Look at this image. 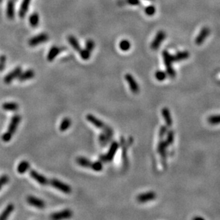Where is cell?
<instances>
[{"mask_svg":"<svg viewBox=\"0 0 220 220\" xmlns=\"http://www.w3.org/2000/svg\"><path fill=\"white\" fill-rule=\"evenodd\" d=\"M73 212L71 209H66L62 210V211L58 212H55L51 214L50 216V218L51 219L54 220H59V219H69L72 217Z\"/></svg>","mask_w":220,"mask_h":220,"instance_id":"5b68a950","label":"cell"},{"mask_svg":"<svg viewBox=\"0 0 220 220\" xmlns=\"http://www.w3.org/2000/svg\"><path fill=\"white\" fill-rule=\"evenodd\" d=\"M61 50H62V49L61 48H59V47L57 46L51 47L50 50L49 51L48 55H47V59H48V61H52L55 58H56L57 55L61 52Z\"/></svg>","mask_w":220,"mask_h":220,"instance_id":"ac0fdd59","label":"cell"},{"mask_svg":"<svg viewBox=\"0 0 220 220\" xmlns=\"http://www.w3.org/2000/svg\"><path fill=\"white\" fill-rule=\"evenodd\" d=\"M14 209H15V206L13 204H9L0 215V220L7 219L9 217L10 214L14 211Z\"/></svg>","mask_w":220,"mask_h":220,"instance_id":"2e32d148","label":"cell"},{"mask_svg":"<svg viewBox=\"0 0 220 220\" xmlns=\"http://www.w3.org/2000/svg\"><path fill=\"white\" fill-rule=\"evenodd\" d=\"M168 144L166 143V141H164V140H160L159 144H158L157 147V150L158 152H159L160 155L162 156L163 159H165L166 152V149L167 148Z\"/></svg>","mask_w":220,"mask_h":220,"instance_id":"ffe728a7","label":"cell"},{"mask_svg":"<svg viewBox=\"0 0 220 220\" xmlns=\"http://www.w3.org/2000/svg\"><path fill=\"white\" fill-rule=\"evenodd\" d=\"M29 175L31 176V178H33L35 181L38 182L39 184H40L41 185H47V184H49V180L47 179L46 177L39 174L38 172L35 171L34 170H31L30 172H29Z\"/></svg>","mask_w":220,"mask_h":220,"instance_id":"52a82bcc","label":"cell"},{"mask_svg":"<svg viewBox=\"0 0 220 220\" xmlns=\"http://www.w3.org/2000/svg\"><path fill=\"white\" fill-rule=\"evenodd\" d=\"M155 76V78L156 80L159 81H162L164 80H165L166 78V73L164 72V71H157L154 74Z\"/></svg>","mask_w":220,"mask_h":220,"instance_id":"d6a6232c","label":"cell"},{"mask_svg":"<svg viewBox=\"0 0 220 220\" xmlns=\"http://www.w3.org/2000/svg\"><path fill=\"white\" fill-rule=\"evenodd\" d=\"M94 48V42L92 40H88L86 42V49L90 51H93Z\"/></svg>","mask_w":220,"mask_h":220,"instance_id":"f35d334b","label":"cell"},{"mask_svg":"<svg viewBox=\"0 0 220 220\" xmlns=\"http://www.w3.org/2000/svg\"><path fill=\"white\" fill-rule=\"evenodd\" d=\"M29 168H30V164L29 163V162H27V160H22L17 165V170L19 174H24L27 170H29Z\"/></svg>","mask_w":220,"mask_h":220,"instance_id":"d6986e66","label":"cell"},{"mask_svg":"<svg viewBox=\"0 0 220 220\" xmlns=\"http://www.w3.org/2000/svg\"><path fill=\"white\" fill-rule=\"evenodd\" d=\"M21 73V68L20 66L15 68L12 71L9 73L7 76H5L4 78V82L6 84H9L11 81H13L15 78H17V77L19 76V74Z\"/></svg>","mask_w":220,"mask_h":220,"instance_id":"9c48e42d","label":"cell"},{"mask_svg":"<svg viewBox=\"0 0 220 220\" xmlns=\"http://www.w3.org/2000/svg\"><path fill=\"white\" fill-rule=\"evenodd\" d=\"M2 2V0H0V3H1Z\"/></svg>","mask_w":220,"mask_h":220,"instance_id":"ee69618b","label":"cell"},{"mask_svg":"<svg viewBox=\"0 0 220 220\" xmlns=\"http://www.w3.org/2000/svg\"><path fill=\"white\" fill-rule=\"evenodd\" d=\"M77 163L83 167H90L92 162L84 157H78L76 159Z\"/></svg>","mask_w":220,"mask_h":220,"instance_id":"cb8c5ba5","label":"cell"},{"mask_svg":"<svg viewBox=\"0 0 220 220\" xmlns=\"http://www.w3.org/2000/svg\"><path fill=\"white\" fill-rule=\"evenodd\" d=\"M2 108L7 111H16L19 109V104L15 102H6L2 104Z\"/></svg>","mask_w":220,"mask_h":220,"instance_id":"44dd1931","label":"cell"},{"mask_svg":"<svg viewBox=\"0 0 220 220\" xmlns=\"http://www.w3.org/2000/svg\"><path fill=\"white\" fill-rule=\"evenodd\" d=\"M86 119L91 124H92L93 126H94L96 128H100V129L103 130L105 126H106V124H105L104 122H102V120L98 119L97 118H96V117L93 116L92 114L87 115L86 116Z\"/></svg>","mask_w":220,"mask_h":220,"instance_id":"5bb4252c","label":"cell"},{"mask_svg":"<svg viewBox=\"0 0 220 220\" xmlns=\"http://www.w3.org/2000/svg\"><path fill=\"white\" fill-rule=\"evenodd\" d=\"M31 0H23L22 4H21L20 10H19V17L23 18L27 13V10H28V7L30 3Z\"/></svg>","mask_w":220,"mask_h":220,"instance_id":"d4e9b609","label":"cell"},{"mask_svg":"<svg viewBox=\"0 0 220 220\" xmlns=\"http://www.w3.org/2000/svg\"><path fill=\"white\" fill-rule=\"evenodd\" d=\"M156 197V195L154 192H149L146 193L140 194L136 196V200L140 203L152 201Z\"/></svg>","mask_w":220,"mask_h":220,"instance_id":"7c38bea8","label":"cell"},{"mask_svg":"<svg viewBox=\"0 0 220 220\" xmlns=\"http://www.w3.org/2000/svg\"><path fill=\"white\" fill-rule=\"evenodd\" d=\"M27 202L29 205L39 208V209H43V208L45 207L44 202L43 200L39 199V198L34 197V196L31 195L27 196Z\"/></svg>","mask_w":220,"mask_h":220,"instance_id":"ba28073f","label":"cell"},{"mask_svg":"<svg viewBox=\"0 0 220 220\" xmlns=\"http://www.w3.org/2000/svg\"><path fill=\"white\" fill-rule=\"evenodd\" d=\"M162 56H163L164 62L165 64L166 69V74H168L171 78H174L175 76L176 73L175 71L174 70L173 67H172V63L174 61L173 56L170 54V53L166 51H164L162 52Z\"/></svg>","mask_w":220,"mask_h":220,"instance_id":"7a4b0ae2","label":"cell"},{"mask_svg":"<svg viewBox=\"0 0 220 220\" xmlns=\"http://www.w3.org/2000/svg\"><path fill=\"white\" fill-rule=\"evenodd\" d=\"M144 11H145L146 15L153 16L156 12V8L152 5L148 6V7H146L145 8V10H144Z\"/></svg>","mask_w":220,"mask_h":220,"instance_id":"d590c367","label":"cell"},{"mask_svg":"<svg viewBox=\"0 0 220 220\" xmlns=\"http://www.w3.org/2000/svg\"><path fill=\"white\" fill-rule=\"evenodd\" d=\"M208 122L212 125L220 124V115L210 116L209 118H208Z\"/></svg>","mask_w":220,"mask_h":220,"instance_id":"836d02e7","label":"cell"},{"mask_svg":"<svg viewBox=\"0 0 220 220\" xmlns=\"http://www.w3.org/2000/svg\"><path fill=\"white\" fill-rule=\"evenodd\" d=\"M103 132L106 135L107 138H108L109 141L111 142V140L112 139V137H113V134H114V132H113L112 128L111 127L108 126H105V127L104 128V129L102 130Z\"/></svg>","mask_w":220,"mask_h":220,"instance_id":"f546056e","label":"cell"},{"mask_svg":"<svg viewBox=\"0 0 220 220\" xmlns=\"http://www.w3.org/2000/svg\"><path fill=\"white\" fill-rule=\"evenodd\" d=\"M162 114L163 116L164 120L166 123V125L167 127H171L172 126V119L171 118V115L169 109L167 108H164L162 110Z\"/></svg>","mask_w":220,"mask_h":220,"instance_id":"e0dca14e","label":"cell"},{"mask_svg":"<svg viewBox=\"0 0 220 220\" xmlns=\"http://www.w3.org/2000/svg\"><path fill=\"white\" fill-rule=\"evenodd\" d=\"M166 143L169 145H171L174 142V132L173 131H169L167 132V136H166V140H165Z\"/></svg>","mask_w":220,"mask_h":220,"instance_id":"8d00e7d4","label":"cell"},{"mask_svg":"<svg viewBox=\"0 0 220 220\" xmlns=\"http://www.w3.org/2000/svg\"><path fill=\"white\" fill-rule=\"evenodd\" d=\"M195 219H203V218H202V217H195Z\"/></svg>","mask_w":220,"mask_h":220,"instance_id":"7bdbcfd3","label":"cell"},{"mask_svg":"<svg viewBox=\"0 0 220 220\" xmlns=\"http://www.w3.org/2000/svg\"><path fill=\"white\" fill-rule=\"evenodd\" d=\"M99 142H100V145L102 146V148L106 147L107 145V144L109 143V142H110L108 138H107L106 135H105L103 132L100 135V136H99Z\"/></svg>","mask_w":220,"mask_h":220,"instance_id":"4dcf8cb0","label":"cell"},{"mask_svg":"<svg viewBox=\"0 0 220 220\" xmlns=\"http://www.w3.org/2000/svg\"><path fill=\"white\" fill-rule=\"evenodd\" d=\"M127 3L129 5H132V6H137L140 5V0H126Z\"/></svg>","mask_w":220,"mask_h":220,"instance_id":"b9f144b4","label":"cell"},{"mask_svg":"<svg viewBox=\"0 0 220 220\" xmlns=\"http://www.w3.org/2000/svg\"><path fill=\"white\" fill-rule=\"evenodd\" d=\"M119 147H120V144L117 141H113L111 143L108 152L105 155V157H106L107 162H111L114 159V155H115L119 149Z\"/></svg>","mask_w":220,"mask_h":220,"instance_id":"8fae6325","label":"cell"},{"mask_svg":"<svg viewBox=\"0 0 220 220\" xmlns=\"http://www.w3.org/2000/svg\"><path fill=\"white\" fill-rule=\"evenodd\" d=\"M9 178L7 175H2L1 177H0V190L2 189L3 187V185H6L9 182Z\"/></svg>","mask_w":220,"mask_h":220,"instance_id":"74e56055","label":"cell"},{"mask_svg":"<svg viewBox=\"0 0 220 220\" xmlns=\"http://www.w3.org/2000/svg\"><path fill=\"white\" fill-rule=\"evenodd\" d=\"M67 39H68L69 43H70V45L72 46L75 51H80L81 50L78 41L77 40V39L74 37H73V36H69Z\"/></svg>","mask_w":220,"mask_h":220,"instance_id":"4316f807","label":"cell"},{"mask_svg":"<svg viewBox=\"0 0 220 220\" xmlns=\"http://www.w3.org/2000/svg\"><path fill=\"white\" fill-rule=\"evenodd\" d=\"M210 33V30L208 27H204L203 29L200 31L199 34L197 35V38L195 39V43L197 45H201L202 43L205 41V39L207 38L208 36Z\"/></svg>","mask_w":220,"mask_h":220,"instance_id":"4fadbf2b","label":"cell"},{"mask_svg":"<svg viewBox=\"0 0 220 220\" xmlns=\"http://www.w3.org/2000/svg\"><path fill=\"white\" fill-rule=\"evenodd\" d=\"M124 78H125V80L127 81L129 86H130V90L132 93L134 94H138L140 92V86L136 83V81L133 76L130 74V73H127L124 76Z\"/></svg>","mask_w":220,"mask_h":220,"instance_id":"8992f818","label":"cell"},{"mask_svg":"<svg viewBox=\"0 0 220 220\" xmlns=\"http://www.w3.org/2000/svg\"><path fill=\"white\" fill-rule=\"evenodd\" d=\"M49 184H50L51 187L60 190L61 192H64L65 194H70L72 192V188H71L70 186L61 182L60 180L55 179V178L49 180Z\"/></svg>","mask_w":220,"mask_h":220,"instance_id":"3957f363","label":"cell"},{"mask_svg":"<svg viewBox=\"0 0 220 220\" xmlns=\"http://www.w3.org/2000/svg\"><path fill=\"white\" fill-rule=\"evenodd\" d=\"M7 16L9 19H14L15 17V4L13 0H9L7 3Z\"/></svg>","mask_w":220,"mask_h":220,"instance_id":"7402d4cb","label":"cell"},{"mask_svg":"<svg viewBox=\"0 0 220 220\" xmlns=\"http://www.w3.org/2000/svg\"><path fill=\"white\" fill-rule=\"evenodd\" d=\"M48 40V35L46 33H41L31 38L29 41V45L30 46H36Z\"/></svg>","mask_w":220,"mask_h":220,"instance_id":"30bf717a","label":"cell"},{"mask_svg":"<svg viewBox=\"0 0 220 220\" xmlns=\"http://www.w3.org/2000/svg\"><path fill=\"white\" fill-rule=\"evenodd\" d=\"M34 75L35 74L34 71L31 70V69H29V70L25 71V72H22V71H21V73L19 74V76L17 77V78H18V80L19 81L23 82V81H26L34 78Z\"/></svg>","mask_w":220,"mask_h":220,"instance_id":"9a60e30c","label":"cell"},{"mask_svg":"<svg viewBox=\"0 0 220 220\" xmlns=\"http://www.w3.org/2000/svg\"><path fill=\"white\" fill-rule=\"evenodd\" d=\"M91 168L93 170L96 172H100L103 170V164L102 162H101L100 160L99 161H95L94 162H92V164H91Z\"/></svg>","mask_w":220,"mask_h":220,"instance_id":"1f68e13d","label":"cell"},{"mask_svg":"<svg viewBox=\"0 0 220 220\" xmlns=\"http://www.w3.org/2000/svg\"><path fill=\"white\" fill-rule=\"evenodd\" d=\"M166 37V33L164 31H159L156 33L155 38L154 39L153 41L152 42L151 49L152 50H157L163 42Z\"/></svg>","mask_w":220,"mask_h":220,"instance_id":"277c9868","label":"cell"},{"mask_svg":"<svg viewBox=\"0 0 220 220\" xmlns=\"http://www.w3.org/2000/svg\"><path fill=\"white\" fill-rule=\"evenodd\" d=\"M6 56H0V71H2L5 69V63H6Z\"/></svg>","mask_w":220,"mask_h":220,"instance_id":"ab89813d","label":"cell"},{"mask_svg":"<svg viewBox=\"0 0 220 220\" xmlns=\"http://www.w3.org/2000/svg\"><path fill=\"white\" fill-rule=\"evenodd\" d=\"M166 132H167V128H166V126H162L161 128H160V130H159V137L161 138H163V137L164 136V135H165L166 133Z\"/></svg>","mask_w":220,"mask_h":220,"instance_id":"60d3db41","label":"cell"},{"mask_svg":"<svg viewBox=\"0 0 220 220\" xmlns=\"http://www.w3.org/2000/svg\"><path fill=\"white\" fill-rule=\"evenodd\" d=\"M80 53L81 58L84 59V60H88L90 58V51L87 50V49H81L80 51Z\"/></svg>","mask_w":220,"mask_h":220,"instance_id":"e575fe53","label":"cell"},{"mask_svg":"<svg viewBox=\"0 0 220 220\" xmlns=\"http://www.w3.org/2000/svg\"><path fill=\"white\" fill-rule=\"evenodd\" d=\"M189 56V53L187 51H181V52L177 53L175 56H173V59L174 61H180L188 59Z\"/></svg>","mask_w":220,"mask_h":220,"instance_id":"484cf974","label":"cell"},{"mask_svg":"<svg viewBox=\"0 0 220 220\" xmlns=\"http://www.w3.org/2000/svg\"><path fill=\"white\" fill-rule=\"evenodd\" d=\"M39 15L37 13H34L30 16L29 17V23L31 27H36L39 24Z\"/></svg>","mask_w":220,"mask_h":220,"instance_id":"83f0119b","label":"cell"},{"mask_svg":"<svg viewBox=\"0 0 220 220\" xmlns=\"http://www.w3.org/2000/svg\"><path fill=\"white\" fill-rule=\"evenodd\" d=\"M21 119V116L19 114H15L11 117L9 127H8V130L2 136V139L4 142H7L10 141L11 138H12L14 134L15 133L16 130L17 129V127L19 126Z\"/></svg>","mask_w":220,"mask_h":220,"instance_id":"6da1fadb","label":"cell"},{"mask_svg":"<svg viewBox=\"0 0 220 220\" xmlns=\"http://www.w3.org/2000/svg\"><path fill=\"white\" fill-rule=\"evenodd\" d=\"M119 46H120V49L123 51H127L130 50L131 44L130 42L128 40H126V39H124V40L121 41L120 42V44H119Z\"/></svg>","mask_w":220,"mask_h":220,"instance_id":"f1b7e54d","label":"cell"},{"mask_svg":"<svg viewBox=\"0 0 220 220\" xmlns=\"http://www.w3.org/2000/svg\"><path fill=\"white\" fill-rule=\"evenodd\" d=\"M71 125H72V120H71L70 118H64L61 120L60 126H59V130L61 132L66 131L67 130H68L69 128H70Z\"/></svg>","mask_w":220,"mask_h":220,"instance_id":"603a6c76","label":"cell"}]
</instances>
